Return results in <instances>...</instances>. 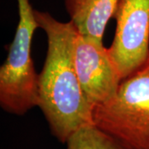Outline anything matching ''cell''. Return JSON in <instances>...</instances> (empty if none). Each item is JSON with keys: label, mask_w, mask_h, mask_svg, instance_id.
Listing matches in <instances>:
<instances>
[{"label": "cell", "mask_w": 149, "mask_h": 149, "mask_svg": "<svg viewBox=\"0 0 149 149\" xmlns=\"http://www.w3.org/2000/svg\"><path fill=\"white\" fill-rule=\"evenodd\" d=\"M39 28L47 38V51L38 73V105L50 131L61 143L80 128L94 124V107L81 88L74 61L77 29L48 12L35 9Z\"/></svg>", "instance_id": "obj_1"}, {"label": "cell", "mask_w": 149, "mask_h": 149, "mask_svg": "<svg viewBox=\"0 0 149 149\" xmlns=\"http://www.w3.org/2000/svg\"><path fill=\"white\" fill-rule=\"evenodd\" d=\"M93 123L128 149H149V61L94 108Z\"/></svg>", "instance_id": "obj_2"}, {"label": "cell", "mask_w": 149, "mask_h": 149, "mask_svg": "<svg viewBox=\"0 0 149 149\" xmlns=\"http://www.w3.org/2000/svg\"><path fill=\"white\" fill-rule=\"evenodd\" d=\"M17 1L18 22L0 67V106L7 113L21 116L38 105V74L32 61V44L39 26L30 1Z\"/></svg>", "instance_id": "obj_3"}, {"label": "cell", "mask_w": 149, "mask_h": 149, "mask_svg": "<svg viewBox=\"0 0 149 149\" xmlns=\"http://www.w3.org/2000/svg\"><path fill=\"white\" fill-rule=\"evenodd\" d=\"M108 52L121 80L149 61V0H118Z\"/></svg>", "instance_id": "obj_4"}, {"label": "cell", "mask_w": 149, "mask_h": 149, "mask_svg": "<svg viewBox=\"0 0 149 149\" xmlns=\"http://www.w3.org/2000/svg\"><path fill=\"white\" fill-rule=\"evenodd\" d=\"M74 61L81 88L92 106L95 108L114 95L121 79L104 44L77 32Z\"/></svg>", "instance_id": "obj_5"}, {"label": "cell", "mask_w": 149, "mask_h": 149, "mask_svg": "<svg viewBox=\"0 0 149 149\" xmlns=\"http://www.w3.org/2000/svg\"><path fill=\"white\" fill-rule=\"evenodd\" d=\"M118 0H64L65 10L78 32L104 44L106 26L113 18Z\"/></svg>", "instance_id": "obj_6"}, {"label": "cell", "mask_w": 149, "mask_h": 149, "mask_svg": "<svg viewBox=\"0 0 149 149\" xmlns=\"http://www.w3.org/2000/svg\"><path fill=\"white\" fill-rule=\"evenodd\" d=\"M65 144L66 149H128L95 124L75 131Z\"/></svg>", "instance_id": "obj_7"}]
</instances>
